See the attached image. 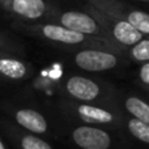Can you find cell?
<instances>
[{
  "instance_id": "4",
  "label": "cell",
  "mask_w": 149,
  "mask_h": 149,
  "mask_svg": "<svg viewBox=\"0 0 149 149\" xmlns=\"http://www.w3.org/2000/svg\"><path fill=\"white\" fill-rule=\"evenodd\" d=\"M1 9L22 22L47 21L56 5L50 0H4Z\"/></svg>"
},
{
  "instance_id": "12",
  "label": "cell",
  "mask_w": 149,
  "mask_h": 149,
  "mask_svg": "<svg viewBox=\"0 0 149 149\" xmlns=\"http://www.w3.org/2000/svg\"><path fill=\"white\" fill-rule=\"evenodd\" d=\"M126 107L136 119L149 124V105L136 97H131L126 101Z\"/></svg>"
},
{
  "instance_id": "5",
  "label": "cell",
  "mask_w": 149,
  "mask_h": 149,
  "mask_svg": "<svg viewBox=\"0 0 149 149\" xmlns=\"http://www.w3.org/2000/svg\"><path fill=\"white\" fill-rule=\"evenodd\" d=\"M89 4L103 12L127 20L143 34H149V13L131 7L123 0H86Z\"/></svg>"
},
{
  "instance_id": "18",
  "label": "cell",
  "mask_w": 149,
  "mask_h": 149,
  "mask_svg": "<svg viewBox=\"0 0 149 149\" xmlns=\"http://www.w3.org/2000/svg\"><path fill=\"white\" fill-rule=\"evenodd\" d=\"M3 3H4V0H0V5H1V4H3Z\"/></svg>"
},
{
  "instance_id": "15",
  "label": "cell",
  "mask_w": 149,
  "mask_h": 149,
  "mask_svg": "<svg viewBox=\"0 0 149 149\" xmlns=\"http://www.w3.org/2000/svg\"><path fill=\"white\" fill-rule=\"evenodd\" d=\"M22 148L24 149H51L49 144L43 140L34 136H26L22 140Z\"/></svg>"
},
{
  "instance_id": "10",
  "label": "cell",
  "mask_w": 149,
  "mask_h": 149,
  "mask_svg": "<svg viewBox=\"0 0 149 149\" xmlns=\"http://www.w3.org/2000/svg\"><path fill=\"white\" fill-rule=\"evenodd\" d=\"M0 72L10 79H22L26 74V65L17 59L0 58Z\"/></svg>"
},
{
  "instance_id": "13",
  "label": "cell",
  "mask_w": 149,
  "mask_h": 149,
  "mask_svg": "<svg viewBox=\"0 0 149 149\" xmlns=\"http://www.w3.org/2000/svg\"><path fill=\"white\" fill-rule=\"evenodd\" d=\"M128 130L136 139L149 144V124L148 123L139 120V119H132L128 123Z\"/></svg>"
},
{
  "instance_id": "3",
  "label": "cell",
  "mask_w": 149,
  "mask_h": 149,
  "mask_svg": "<svg viewBox=\"0 0 149 149\" xmlns=\"http://www.w3.org/2000/svg\"><path fill=\"white\" fill-rule=\"evenodd\" d=\"M86 4L90 7L105 30L107 31L109 37L116 42V43L122 45V46H135L137 42H140L144 37L141 31H139L132 24H130L127 20L119 17V16L111 15V13L103 12V10L98 9V8L93 7L92 4L86 1Z\"/></svg>"
},
{
  "instance_id": "6",
  "label": "cell",
  "mask_w": 149,
  "mask_h": 149,
  "mask_svg": "<svg viewBox=\"0 0 149 149\" xmlns=\"http://www.w3.org/2000/svg\"><path fill=\"white\" fill-rule=\"evenodd\" d=\"M74 63L84 71L101 72L114 68L118 63V59L113 52L100 49H86L74 55Z\"/></svg>"
},
{
  "instance_id": "8",
  "label": "cell",
  "mask_w": 149,
  "mask_h": 149,
  "mask_svg": "<svg viewBox=\"0 0 149 149\" xmlns=\"http://www.w3.org/2000/svg\"><path fill=\"white\" fill-rule=\"evenodd\" d=\"M67 90L71 93V95L79 98V100L90 101L94 100L98 95L100 86L89 79H85L81 76H73L68 80Z\"/></svg>"
},
{
  "instance_id": "16",
  "label": "cell",
  "mask_w": 149,
  "mask_h": 149,
  "mask_svg": "<svg viewBox=\"0 0 149 149\" xmlns=\"http://www.w3.org/2000/svg\"><path fill=\"white\" fill-rule=\"evenodd\" d=\"M140 79L143 82L149 85V62H147L140 70Z\"/></svg>"
},
{
  "instance_id": "2",
  "label": "cell",
  "mask_w": 149,
  "mask_h": 149,
  "mask_svg": "<svg viewBox=\"0 0 149 149\" xmlns=\"http://www.w3.org/2000/svg\"><path fill=\"white\" fill-rule=\"evenodd\" d=\"M17 28L25 29L28 31L38 34L39 37L47 39V41L55 42L60 45H68V46H77L84 45L90 38H94L92 36L79 33V31L71 30V29L62 26L55 22H47V21H39V22H18L16 24Z\"/></svg>"
},
{
  "instance_id": "7",
  "label": "cell",
  "mask_w": 149,
  "mask_h": 149,
  "mask_svg": "<svg viewBox=\"0 0 149 149\" xmlns=\"http://www.w3.org/2000/svg\"><path fill=\"white\" fill-rule=\"evenodd\" d=\"M73 140L84 149H107L110 136L105 131L92 127H79L73 131Z\"/></svg>"
},
{
  "instance_id": "17",
  "label": "cell",
  "mask_w": 149,
  "mask_h": 149,
  "mask_svg": "<svg viewBox=\"0 0 149 149\" xmlns=\"http://www.w3.org/2000/svg\"><path fill=\"white\" fill-rule=\"evenodd\" d=\"M0 149H5L4 145H3V143H1V140H0Z\"/></svg>"
},
{
  "instance_id": "1",
  "label": "cell",
  "mask_w": 149,
  "mask_h": 149,
  "mask_svg": "<svg viewBox=\"0 0 149 149\" xmlns=\"http://www.w3.org/2000/svg\"><path fill=\"white\" fill-rule=\"evenodd\" d=\"M47 22H55L62 26L71 29V30L79 31V33L86 34L92 37H109L107 31L100 22L97 16L93 13L88 4L84 5V9H62L55 7L52 13L50 15ZM110 38V37H109Z\"/></svg>"
},
{
  "instance_id": "20",
  "label": "cell",
  "mask_w": 149,
  "mask_h": 149,
  "mask_svg": "<svg viewBox=\"0 0 149 149\" xmlns=\"http://www.w3.org/2000/svg\"><path fill=\"white\" fill-rule=\"evenodd\" d=\"M0 41H1V38H0Z\"/></svg>"
},
{
  "instance_id": "14",
  "label": "cell",
  "mask_w": 149,
  "mask_h": 149,
  "mask_svg": "<svg viewBox=\"0 0 149 149\" xmlns=\"http://www.w3.org/2000/svg\"><path fill=\"white\" fill-rule=\"evenodd\" d=\"M131 55L137 62H149V38H143L131 49Z\"/></svg>"
},
{
  "instance_id": "11",
  "label": "cell",
  "mask_w": 149,
  "mask_h": 149,
  "mask_svg": "<svg viewBox=\"0 0 149 149\" xmlns=\"http://www.w3.org/2000/svg\"><path fill=\"white\" fill-rule=\"evenodd\" d=\"M79 114L84 120L86 122H97V123H109L113 120V115L109 111L102 110L100 107H93V106H80Z\"/></svg>"
},
{
  "instance_id": "19",
  "label": "cell",
  "mask_w": 149,
  "mask_h": 149,
  "mask_svg": "<svg viewBox=\"0 0 149 149\" xmlns=\"http://www.w3.org/2000/svg\"><path fill=\"white\" fill-rule=\"evenodd\" d=\"M139 1H149V0H139Z\"/></svg>"
},
{
  "instance_id": "9",
  "label": "cell",
  "mask_w": 149,
  "mask_h": 149,
  "mask_svg": "<svg viewBox=\"0 0 149 149\" xmlns=\"http://www.w3.org/2000/svg\"><path fill=\"white\" fill-rule=\"evenodd\" d=\"M16 119L22 127L33 132H37V134H42L47 128V123L45 118L34 110H29V109L20 110L16 114Z\"/></svg>"
}]
</instances>
